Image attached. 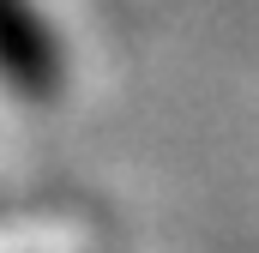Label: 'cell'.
<instances>
[{"instance_id":"1","label":"cell","mask_w":259,"mask_h":253,"mask_svg":"<svg viewBox=\"0 0 259 253\" xmlns=\"http://www.w3.org/2000/svg\"><path fill=\"white\" fill-rule=\"evenodd\" d=\"M0 78L30 97V103H55L66 78V55L49 30V18L30 0H0Z\"/></svg>"}]
</instances>
